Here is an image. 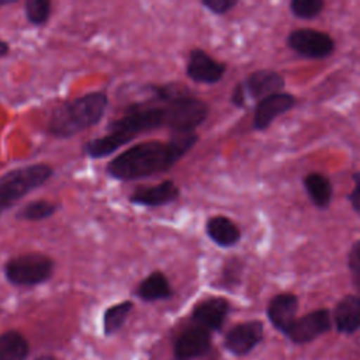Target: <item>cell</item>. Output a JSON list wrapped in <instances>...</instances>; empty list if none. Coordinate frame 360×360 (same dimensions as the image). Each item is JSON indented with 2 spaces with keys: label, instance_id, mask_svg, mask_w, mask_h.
<instances>
[{
  "label": "cell",
  "instance_id": "cell-1",
  "mask_svg": "<svg viewBox=\"0 0 360 360\" xmlns=\"http://www.w3.org/2000/svg\"><path fill=\"white\" fill-rule=\"evenodd\" d=\"M150 97L129 104L122 117L110 122L107 134L83 145V152L91 159L112 155L138 135L159 128L174 134H194L210 114L208 104L179 84H148Z\"/></svg>",
  "mask_w": 360,
  "mask_h": 360
},
{
  "label": "cell",
  "instance_id": "cell-2",
  "mask_svg": "<svg viewBox=\"0 0 360 360\" xmlns=\"http://www.w3.org/2000/svg\"><path fill=\"white\" fill-rule=\"evenodd\" d=\"M198 142L195 134H176L169 141H145L112 158L105 173L120 181L150 177L170 170Z\"/></svg>",
  "mask_w": 360,
  "mask_h": 360
},
{
  "label": "cell",
  "instance_id": "cell-3",
  "mask_svg": "<svg viewBox=\"0 0 360 360\" xmlns=\"http://www.w3.org/2000/svg\"><path fill=\"white\" fill-rule=\"evenodd\" d=\"M107 105L108 96L104 91H90L63 101L52 110L48 132L55 138H72L97 125L103 120Z\"/></svg>",
  "mask_w": 360,
  "mask_h": 360
},
{
  "label": "cell",
  "instance_id": "cell-4",
  "mask_svg": "<svg viewBox=\"0 0 360 360\" xmlns=\"http://www.w3.org/2000/svg\"><path fill=\"white\" fill-rule=\"evenodd\" d=\"M53 174L48 163H32L11 169L0 176V215L32 190L44 186Z\"/></svg>",
  "mask_w": 360,
  "mask_h": 360
},
{
  "label": "cell",
  "instance_id": "cell-5",
  "mask_svg": "<svg viewBox=\"0 0 360 360\" xmlns=\"http://www.w3.org/2000/svg\"><path fill=\"white\" fill-rule=\"evenodd\" d=\"M6 280L17 287H34L46 283L55 271V262L45 253L30 252L13 256L3 266Z\"/></svg>",
  "mask_w": 360,
  "mask_h": 360
},
{
  "label": "cell",
  "instance_id": "cell-6",
  "mask_svg": "<svg viewBox=\"0 0 360 360\" xmlns=\"http://www.w3.org/2000/svg\"><path fill=\"white\" fill-rule=\"evenodd\" d=\"M287 45L297 53L312 59L328 58L335 49V42L329 34L314 28L291 31L287 37Z\"/></svg>",
  "mask_w": 360,
  "mask_h": 360
},
{
  "label": "cell",
  "instance_id": "cell-7",
  "mask_svg": "<svg viewBox=\"0 0 360 360\" xmlns=\"http://www.w3.org/2000/svg\"><path fill=\"white\" fill-rule=\"evenodd\" d=\"M332 316L325 308L311 311L297 318L285 332V336L297 345L309 343L330 329Z\"/></svg>",
  "mask_w": 360,
  "mask_h": 360
},
{
  "label": "cell",
  "instance_id": "cell-8",
  "mask_svg": "<svg viewBox=\"0 0 360 360\" xmlns=\"http://www.w3.org/2000/svg\"><path fill=\"white\" fill-rule=\"evenodd\" d=\"M264 336V328L260 321H246L232 326L224 338V346L235 356L250 353Z\"/></svg>",
  "mask_w": 360,
  "mask_h": 360
},
{
  "label": "cell",
  "instance_id": "cell-9",
  "mask_svg": "<svg viewBox=\"0 0 360 360\" xmlns=\"http://www.w3.org/2000/svg\"><path fill=\"white\" fill-rule=\"evenodd\" d=\"M211 350V332L198 326L190 325L174 340V360H195L205 356Z\"/></svg>",
  "mask_w": 360,
  "mask_h": 360
},
{
  "label": "cell",
  "instance_id": "cell-10",
  "mask_svg": "<svg viewBox=\"0 0 360 360\" xmlns=\"http://www.w3.org/2000/svg\"><path fill=\"white\" fill-rule=\"evenodd\" d=\"M226 72V65L214 59L201 48H193L187 58L186 73L197 83L214 84L222 79Z\"/></svg>",
  "mask_w": 360,
  "mask_h": 360
},
{
  "label": "cell",
  "instance_id": "cell-11",
  "mask_svg": "<svg viewBox=\"0 0 360 360\" xmlns=\"http://www.w3.org/2000/svg\"><path fill=\"white\" fill-rule=\"evenodd\" d=\"M229 302L222 297H210L200 301L191 311V322L210 332L222 329L229 314Z\"/></svg>",
  "mask_w": 360,
  "mask_h": 360
},
{
  "label": "cell",
  "instance_id": "cell-12",
  "mask_svg": "<svg viewBox=\"0 0 360 360\" xmlns=\"http://www.w3.org/2000/svg\"><path fill=\"white\" fill-rule=\"evenodd\" d=\"M180 197V188L173 180H163L153 186H141L128 197L131 204L141 207H163Z\"/></svg>",
  "mask_w": 360,
  "mask_h": 360
},
{
  "label": "cell",
  "instance_id": "cell-13",
  "mask_svg": "<svg viewBox=\"0 0 360 360\" xmlns=\"http://www.w3.org/2000/svg\"><path fill=\"white\" fill-rule=\"evenodd\" d=\"M295 105V97L290 93H276L262 98L255 108L253 128L263 131L266 129L278 115L284 114Z\"/></svg>",
  "mask_w": 360,
  "mask_h": 360
},
{
  "label": "cell",
  "instance_id": "cell-14",
  "mask_svg": "<svg viewBox=\"0 0 360 360\" xmlns=\"http://www.w3.org/2000/svg\"><path fill=\"white\" fill-rule=\"evenodd\" d=\"M298 298L291 292L274 295L267 305V318L271 325L285 335L288 328L297 319Z\"/></svg>",
  "mask_w": 360,
  "mask_h": 360
},
{
  "label": "cell",
  "instance_id": "cell-15",
  "mask_svg": "<svg viewBox=\"0 0 360 360\" xmlns=\"http://www.w3.org/2000/svg\"><path fill=\"white\" fill-rule=\"evenodd\" d=\"M246 96L262 100L267 96L280 93L284 87V79L280 73L270 69H260L250 73L245 82H242Z\"/></svg>",
  "mask_w": 360,
  "mask_h": 360
},
{
  "label": "cell",
  "instance_id": "cell-16",
  "mask_svg": "<svg viewBox=\"0 0 360 360\" xmlns=\"http://www.w3.org/2000/svg\"><path fill=\"white\" fill-rule=\"evenodd\" d=\"M333 322L340 333L352 335L360 329V295H345L333 309Z\"/></svg>",
  "mask_w": 360,
  "mask_h": 360
},
{
  "label": "cell",
  "instance_id": "cell-17",
  "mask_svg": "<svg viewBox=\"0 0 360 360\" xmlns=\"http://www.w3.org/2000/svg\"><path fill=\"white\" fill-rule=\"evenodd\" d=\"M134 294L145 302L169 300L173 297V288L166 274L160 270L149 273L135 288Z\"/></svg>",
  "mask_w": 360,
  "mask_h": 360
},
{
  "label": "cell",
  "instance_id": "cell-18",
  "mask_svg": "<svg viewBox=\"0 0 360 360\" xmlns=\"http://www.w3.org/2000/svg\"><path fill=\"white\" fill-rule=\"evenodd\" d=\"M205 232L208 238L221 248H231L240 240V231L233 221L224 215H215L207 219Z\"/></svg>",
  "mask_w": 360,
  "mask_h": 360
},
{
  "label": "cell",
  "instance_id": "cell-19",
  "mask_svg": "<svg viewBox=\"0 0 360 360\" xmlns=\"http://www.w3.org/2000/svg\"><path fill=\"white\" fill-rule=\"evenodd\" d=\"M30 354V343L18 330L0 333V360H25Z\"/></svg>",
  "mask_w": 360,
  "mask_h": 360
},
{
  "label": "cell",
  "instance_id": "cell-20",
  "mask_svg": "<svg viewBox=\"0 0 360 360\" xmlns=\"http://www.w3.org/2000/svg\"><path fill=\"white\" fill-rule=\"evenodd\" d=\"M304 186L311 201L316 207L325 208L329 205L332 198V184L328 177L321 173H309L304 177Z\"/></svg>",
  "mask_w": 360,
  "mask_h": 360
},
{
  "label": "cell",
  "instance_id": "cell-21",
  "mask_svg": "<svg viewBox=\"0 0 360 360\" xmlns=\"http://www.w3.org/2000/svg\"><path fill=\"white\" fill-rule=\"evenodd\" d=\"M134 308V302L131 300H125L110 305L105 308L103 314V330L105 336H111L117 333L125 323L128 315Z\"/></svg>",
  "mask_w": 360,
  "mask_h": 360
},
{
  "label": "cell",
  "instance_id": "cell-22",
  "mask_svg": "<svg viewBox=\"0 0 360 360\" xmlns=\"http://www.w3.org/2000/svg\"><path fill=\"white\" fill-rule=\"evenodd\" d=\"M58 210V204L48 200H35L28 204H24L15 214V218L20 221H42L52 217Z\"/></svg>",
  "mask_w": 360,
  "mask_h": 360
},
{
  "label": "cell",
  "instance_id": "cell-23",
  "mask_svg": "<svg viewBox=\"0 0 360 360\" xmlns=\"http://www.w3.org/2000/svg\"><path fill=\"white\" fill-rule=\"evenodd\" d=\"M25 18L30 24L39 27L46 24L52 13V3L49 0H27L24 3Z\"/></svg>",
  "mask_w": 360,
  "mask_h": 360
},
{
  "label": "cell",
  "instance_id": "cell-24",
  "mask_svg": "<svg viewBox=\"0 0 360 360\" xmlns=\"http://www.w3.org/2000/svg\"><path fill=\"white\" fill-rule=\"evenodd\" d=\"M323 1L322 0H292L290 3L291 13L298 17V18H315L316 15L321 14L323 8Z\"/></svg>",
  "mask_w": 360,
  "mask_h": 360
},
{
  "label": "cell",
  "instance_id": "cell-25",
  "mask_svg": "<svg viewBox=\"0 0 360 360\" xmlns=\"http://www.w3.org/2000/svg\"><path fill=\"white\" fill-rule=\"evenodd\" d=\"M242 267H243V264L238 257H231L222 267L221 278H219L221 285L225 288H231V287H235L236 284H239Z\"/></svg>",
  "mask_w": 360,
  "mask_h": 360
},
{
  "label": "cell",
  "instance_id": "cell-26",
  "mask_svg": "<svg viewBox=\"0 0 360 360\" xmlns=\"http://www.w3.org/2000/svg\"><path fill=\"white\" fill-rule=\"evenodd\" d=\"M349 269L354 288L360 292V240L354 242L349 252Z\"/></svg>",
  "mask_w": 360,
  "mask_h": 360
},
{
  "label": "cell",
  "instance_id": "cell-27",
  "mask_svg": "<svg viewBox=\"0 0 360 360\" xmlns=\"http://www.w3.org/2000/svg\"><path fill=\"white\" fill-rule=\"evenodd\" d=\"M238 4L236 0H202L201 6L210 10L212 14H226Z\"/></svg>",
  "mask_w": 360,
  "mask_h": 360
},
{
  "label": "cell",
  "instance_id": "cell-28",
  "mask_svg": "<svg viewBox=\"0 0 360 360\" xmlns=\"http://www.w3.org/2000/svg\"><path fill=\"white\" fill-rule=\"evenodd\" d=\"M353 180H354V187L347 198H349L353 210L360 215V172H356L353 174Z\"/></svg>",
  "mask_w": 360,
  "mask_h": 360
},
{
  "label": "cell",
  "instance_id": "cell-29",
  "mask_svg": "<svg viewBox=\"0 0 360 360\" xmlns=\"http://www.w3.org/2000/svg\"><path fill=\"white\" fill-rule=\"evenodd\" d=\"M231 103L235 107H239V108H242L245 105V103H246V93H245L242 82L235 86L233 91H232V96H231Z\"/></svg>",
  "mask_w": 360,
  "mask_h": 360
},
{
  "label": "cell",
  "instance_id": "cell-30",
  "mask_svg": "<svg viewBox=\"0 0 360 360\" xmlns=\"http://www.w3.org/2000/svg\"><path fill=\"white\" fill-rule=\"evenodd\" d=\"M10 53V44L4 39H0V59L6 58Z\"/></svg>",
  "mask_w": 360,
  "mask_h": 360
},
{
  "label": "cell",
  "instance_id": "cell-31",
  "mask_svg": "<svg viewBox=\"0 0 360 360\" xmlns=\"http://www.w3.org/2000/svg\"><path fill=\"white\" fill-rule=\"evenodd\" d=\"M34 360H58L53 354H48V353H45V354H41V356H38V357H35Z\"/></svg>",
  "mask_w": 360,
  "mask_h": 360
},
{
  "label": "cell",
  "instance_id": "cell-32",
  "mask_svg": "<svg viewBox=\"0 0 360 360\" xmlns=\"http://www.w3.org/2000/svg\"><path fill=\"white\" fill-rule=\"evenodd\" d=\"M14 0H0V7H4V6H8V4H13Z\"/></svg>",
  "mask_w": 360,
  "mask_h": 360
}]
</instances>
